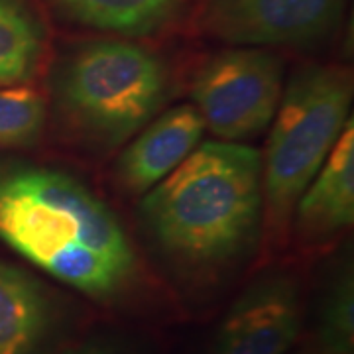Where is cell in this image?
Instances as JSON below:
<instances>
[{
	"instance_id": "6da1fadb",
	"label": "cell",
	"mask_w": 354,
	"mask_h": 354,
	"mask_svg": "<svg viewBox=\"0 0 354 354\" xmlns=\"http://www.w3.org/2000/svg\"><path fill=\"white\" fill-rule=\"evenodd\" d=\"M0 241L93 297L122 290L136 268L113 209L77 177L32 162H0Z\"/></svg>"
},
{
	"instance_id": "4fadbf2b",
	"label": "cell",
	"mask_w": 354,
	"mask_h": 354,
	"mask_svg": "<svg viewBox=\"0 0 354 354\" xmlns=\"http://www.w3.org/2000/svg\"><path fill=\"white\" fill-rule=\"evenodd\" d=\"M48 120L46 99L30 87L0 88V150L36 146Z\"/></svg>"
},
{
	"instance_id": "5bb4252c",
	"label": "cell",
	"mask_w": 354,
	"mask_h": 354,
	"mask_svg": "<svg viewBox=\"0 0 354 354\" xmlns=\"http://www.w3.org/2000/svg\"><path fill=\"white\" fill-rule=\"evenodd\" d=\"M319 341L327 354H353L354 290L351 272H342L325 297Z\"/></svg>"
},
{
	"instance_id": "9c48e42d",
	"label": "cell",
	"mask_w": 354,
	"mask_h": 354,
	"mask_svg": "<svg viewBox=\"0 0 354 354\" xmlns=\"http://www.w3.org/2000/svg\"><path fill=\"white\" fill-rule=\"evenodd\" d=\"M297 230L305 241H327L354 221L353 118L333 146L325 164L295 205Z\"/></svg>"
},
{
	"instance_id": "3957f363",
	"label": "cell",
	"mask_w": 354,
	"mask_h": 354,
	"mask_svg": "<svg viewBox=\"0 0 354 354\" xmlns=\"http://www.w3.org/2000/svg\"><path fill=\"white\" fill-rule=\"evenodd\" d=\"M169 75L152 50L127 39L77 48L55 71L53 99L65 124L95 148H116L153 120Z\"/></svg>"
},
{
	"instance_id": "8992f818",
	"label": "cell",
	"mask_w": 354,
	"mask_h": 354,
	"mask_svg": "<svg viewBox=\"0 0 354 354\" xmlns=\"http://www.w3.org/2000/svg\"><path fill=\"white\" fill-rule=\"evenodd\" d=\"M344 0H209L203 32L236 48H307L339 26Z\"/></svg>"
},
{
	"instance_id": "ba28073f",
	"label": "cell",
	"mask_w": 354,
	"mask_h": 354,
	"mask_svg": "<svg viewBox=\"0 0 354 354\" xmlns=\"http://www.w3.org/2000/svg\"><path fill=\"white\" fill-rule=\"evenodd\" d=\"M205 122L195 104H179L150 120L118 158L116 176L130 193H144L169 176L201 142Z\"/></svg>"
},
{
	"instance_id": "30bf717a",
	"label": "cell",
	"mask_w": 354,
	"mask_h": 354,
	"mask_svg": "<svg viewBox=\"0 0 354 354\" xmlns=\"http://www.w3.org/2000/svg\"><path fill=\"white\" fill-rule=\"evenodd\" d=\"M48 288L18 266L0 260V354H41L55 327Z\"/></svg>"
},
{
	"instance_id": "7a4b0ae2",
	"label": "cell",
	"mask_w": 354,
	"mask_h": 354,
	"mask_svg": "<svg viewBox=\"0 0 354 354\" xmlns=\"http://www.w3.org/2000/svg\"><path fill=\"white\" fill-rule=\"evenodd\" d=\"M262 209V153L211 140L148 191L138 213L164 252L191 266H221L252 248Z\"/></svg>"
},
{
	"instance_id": "7c38bea8",
	"label": "cell",
	"mask_w": 354,
	"mask_h": 354,
	"mask_svg": "<svg viewBox=\"0 0 354 354\" xmlns=\"http://www.w3.org/2000/svg\"><path fill=\"white\" fill-rule=\"evenodd\" d=\"M44 28L28 0H0V83L16 85L36 75Z\"/></svg>"
},
{
	"instance_id": "9a60e30c",
	"label": "cell",
	"mask_w": 354,
	"mask_h": 354,
	"mask_svg": "<svg viewBox=\"0 0 354 354\" xmlns=\"http://www.w3.org/2000/svg\"><path fill=\"white\" fill-rule=\"evenodd\" d=\"M64 354H122L118 348H114L113 344L109 342H97L91 341L81 344V346H75L71 351H65Z\"/></svg>"
},
{
	"instance_id": "52a82bcc",
	"label": "cell",
	"mask_w": 354,
	"mask_h": 354,
	"mask_svg": "<svg viewBox=\"0 0 354 354\" xmlns=\"http://www.w3.org/2000/svg\"><path fill=\"white\" fill-rule=\"evenodd\" d=\"M301 329L297 281L264 274L230 307L215 339L213 354H286Z\"/></svg>"
},
{
	"instance_id": "5b68a950",
	"label": "cell",
	"mask_w": 354,
	"mask_h": 354,
	"mask_svg": "<svg viewBox=\"0 0 354 354\" xmlns=\"http://www.w3.org/2000/svg\"><path fill=\"white\" fill-rule=\"evenodd\" d=\"M283 93V62L266 48L216 53L191 87L205 128L221 142H244L272 124Z\"/></svg>"
},
{
	"instance_id": "8fae6325",
	"label": "cell",
	"mask_w": 354,
	"mask_h": 354,
	"mask_svg": "<svg viewBox=\"0 0 354 354\" xmlns=\"http://www.w3.org/2000/svg\"><path fill=\"white\" fill-rule=\"evenodd\" d=\"M79 24L118 36H150L181 14L183 0H51Z\"/></svg>"
},
{
	"instance_id": "2e32d148",
	"label": "cell",
	"mask_w": 354,
	"mask_h": 354,
	"mask_svg": "<svg viewBox=\"0 0 354 354\" xmlns=\"http://www.w3.org/2000/svg\"><path fill=\"white\" fill-rule=\"evenodd\" d=\"M297 354H309V353H297Z\"/></svg>"
},
{
	"instance_id": "277c9868",
	"label": "cell",
	"mask_w": 354,
	"mask_h": 354,
	"mask_svg": "<svg viewBox=\"0 0 354 354\" xmlns=\"http://www.w3.org/2000/svg\"><path fill=\"white\" fill-rule=\"evenodd\" d=\"M351 102L353 83L342 67L311 64L291 75L262 162L266 218L274 230L291 223L295 205L351 120Z\"/></svg>"
}]
</instances>
